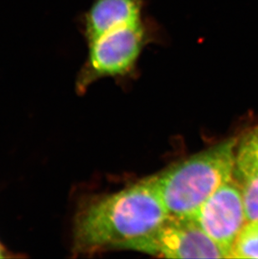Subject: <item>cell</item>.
<instances>
[{
	"instance_id": "5",
	"label": "cell",
	"mask_w": 258,
	"mask_h": 259,
	"mask_svg": "<svg viewBox=\"0 0 258 259\" xmlns=\"http://www.w3.org/2000/svg\"><path fill=\"white\" fill-rule=\"evenodd\" d=\"M191 219L229 257L235 240L247 223L241 188L235 177L206 200Z\"/></svg>"
},
{
	"instance_id": "4",
	"label": "cell",
	"mask_w": 258,
	"mask_h": 259,
	"mask_svg": "<svg viewBox=\"0 0 258 259\" xmlns=\"http://www.w3.org/2000/svg\"><path fill=\"white\" fill-rule=\"evenodd\" d=\"M122 250L166 258H228V252L192 219L170 215L154 231L128 242Z\"/></svg>"
},
{
	"instance_id": "7",
	"label": "cell",
	"mask_w": 258,
	"mask_h": 259,
	"mask_svg": "<svg viewBox=\"0 0 258 259\" xmlns=\"http://www.w3.org/2000/svg\"><path fill=\"white\" fill-rule=\"evenodd\" d=\"M235 179L241 188L247 222L258 220V160L238 145Z\"/></svg>"
},
{
	"instance_id": "6",
	"label": "cell",
	"mask_w": 258,
	"mask_h": 259,
	"mask_svg": "<svg viewBox=\"0 0 258 259\" xmlns=\"http://www.w3.org/2000/svg\"><path fill=\"white\" fill-rule=\"evenodd\" d=\"M145 0H93L78 18V27L89 44L104 34L141 21Z\"/></svg>"
},
{
	"instance_id": "9",
	"label": "cell",
	"mask_w": 258,
	"mask_h": 259,
	"mask_svg": "<svg viewBox=\"0 0 258 259\" xmlns=\"http://www.w3.org/2000/svg\"><path fill=\"white\" fill-rule=\"evenodd\" d=\"M238 146L251 152L258 160V126L246 133L238 140Z\"/></svg>"
},
{
	"instance_id": "2",
	"label": "cell",
	"mask_w": 258,
	"mask_h": 259,
	"mask_svg": "<svg viewBox=\"0 0 258 259\" xmlns=\"http://www.w3.org/2000/svg\"><path fill=\"white\" fill-rule=\"evenodd\" d=\"M238 140L230 139L154 176L168 215L191 219L199 208L235 177Z\"/></svg>"
},
{
	"instance_id": "8",
	"label": "cell",
	"mask_w": 258,
	"mask_h": 259,
	"mask_svg": "<svg viewBox=\"0 0 258 259\" xmlns=\"http://www.w3.org/2000/svg\"><path fill=\"white\" fill-rule=\"evenodd\" d=\"M228 258H258V220L248 221L236 237Z\"/></svg>"
},
{
	"instance_id": "3",
	"label": "cell",
	"mask_w": 258,
	"mask_h": 259,
	"mask_svg": "<svg viewBox=\"0 0 258 259\" xmlns=\"http://www.w3.org/2000/svg\"><path fill=\"white\" fill-rule=\"evenodd\" d=\"M163 40L160 25L146 16L93 40L88 44V56L76 76V92L83 94L99 79L132 76L144 50Z\"/></svg>"
},
{
	"instance_id": "10",
	"label": "cell",
	"mask_w": 258,
	"mask_h": 259,
	"mask_svg": "<svg viewBox=\"0 0 258 259\" xmlns=\"http://www.w3.org/2000/svg\"><path fill=\"white\" fill-rule=\"evenodd\" d=\"M18 255L14 252H10L7 249V247L3 244L0 241V258H10V257H17Z\"/></svg>"
},
{
	"instance_id": "1",
	"label": "cell",
	"mask_w": 258,
	"mask_h": 259,
	"mask_svg": "<svg viewBox=\"0 0 258 259\" xmlns=\"http://www.w3.org/2000/svg\"><path fill=\"white\" fill-rule=\"evenodd\" d=\"M168 217L154 176L115 193L83 199L74 215L71 252L76 257L122 249Z\"/></svg>"
}]
</instances>
